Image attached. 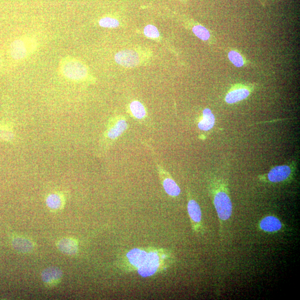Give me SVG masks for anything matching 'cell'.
<instances>
[{
    "mask_svg": "<svg viewBox=\"0 0 300 300\" xmlns=\"http://www.w3.org/2000/svg\"><path fill=\"white\" fill-rule=\"evenodd\" d=\"M175 260L172 251L149 247L130 250L120 258L118 264L124 271H136L143 277H150L168 270Z\"/></svg>",
    "mask_w": 300,
    "mask_h": 300,
    "instance_id": "obj_1",
    "label": "cell"
},
{
    "mask_svg": "<svg viewBox=\"0 0 300 300\" xmlns=\"http://www.w3.org/2000/svg\"><path fill=\"white\" fill-rule=\"evenodd\" d=\"M213 206H214L222 228L232 214V203L226 184L218 181L213 184L212 189Z\"/></svg>",
    "mask_w": 300,
    "mask_h": 300,
    "instance_id": "obj_2",
    "label": "cell"
},
{
    "mask_svg": "<svg viewBox=\"0 0 300 300\" xmlns=\"http://www.w3.org/2000/svg\"><path fill=\"white\" fill-rule=\"evenodd\" d=\"M59 71L64 78L73 82H86L90 77L88 66L80 60L71 56L65 57L61 60Z\"/></svg>",
    "mask_w": 300,
    "mask_h": 300,
    "instance_id": "obj_3",
    "label": "cell"
},
{
    "mask_svg": "<svg viewBox=\"0 0 300 300\" xmlns=\"http://www.w3.org/2000/svg\"><path fill=\"white\" fill-rule=\"evenodd\" d=\"M38 49L36 39L30 36H23L13 41L10 45V56L15 60H22L29 57Z\"/></svg>",
    "mask_w": 300,
    "mask_h": 300,
    "instance_id": "obj_4",
    "label": "cell"
},
{
    "mask_svg": "<svg viewBox=\"0 0 300 300\" xmlns=\"http://www.w3.org/2000/svg\"><path fill=\"white\" fill-rule=\"evenodd\" d=\"M128 124L124 117L118 116L111 120L104 133V140L109 144L114 142L128 129Z\"/></svg>",
    "mask_w": 300,
    "mask_h": 300,
    "instance_id": "obj_5",
    "label": "cell"
},
{
    "mask_svg": "<svg viewBox=\"0 0 300 300\" xmlns=\"http://www.w3.org/2000/svg\"><path fill=\"white\" fill-rule=\"evenodd\" d=\"M188 212L190 217L192 230L196 233H199L204 230L202 222V212L201 208L197 202L188 196Z\"/></svg>",
    "mask_w": 300,
    "mask_h": 300,
    "instance_id": "obj_6",
    "label": "cell"
},
{
    "mask_svg": "<svg viewBox=\"0 0 300 300\" xmlns=\"http://www.w3.org/2000/svg\"><path fill=\"white\" fill-rule=\"evenodd\" d=\"M115 59L118 64L127 68H135L141 62L138 52L133 50L119 51L115 55Z\"/></svg>",
    "mask_w": 300,
    "mask_h": 300,
    "instance_id": "obj_7",
    "label": "cell"
},
{
    "mask_svg": "<svg viewBox=\"0 0 300 300\" xmlns=\"http://www.w3.org/2000/svg\"><path fill=\"white\" fill-rule=\"evenodd\" d=\"M157 169L163 188L167 194L172 197L178 196L181 193V190L175 180L162 167L158 166Z\"/></svg>",
    "mask_w": 300,
    "mask_h": 300,
    "instance_id": "obj_8",
    "label": "cell"
},
{
    "mask_svg": "<svg viewBox=\"0 0 300 300\" xmlns=\"http://www.w3.org/2000/svg\"><path fill=\"white\" fill-rule=\"evenodd\" d=\"M292 170L288 165H281L272 168L267 175L266 179L272 183L287 181L292 175Z\"/></svg>",
    "mask_w": 300,
    "mask_h": 300,
    "instance_id": "obj_9",
    "label": "cell"
},
{
    "mask_svg": "<svg viewBox=\"0 0 300 300\" xmlns=\"http://www.w3.org/2000/svg\"><path fill=\"white\" fill-rule=\"evenodd\" d=\"M258 228L265 232L276 233L282 230L283 224L277 217L267 216L259 222Z\"/></svg>",
    "mask_w": 300,
    "mask_h": 300,
    "instance_id": "obj_10",
    "label": "cell"
},
{
    "mask_svg": "<svg viewBox=\"0 0 300 300\" xmlns=\"http://www.w3.org/2000/svg\"><path fill=\"white\" fill-rule=\"evenodd\" d=\"M63 276L62 270L57 267H49L42 273L43 283L48 286H55L61 281Z\"/></svg>",
    "mask_w": 300,
    "mask_h": 300,
    "instance_id": "obj_11",
    "label": "cell"
},
{
    "mask_svg": "<svg viewBox=\"0 0 300 300\" xmlns=\"http://www.w3.org/2000/svg\"><path fill=\"white\" fill-rule=\"evenodd\" d=\"M57 248L64 254L69 256L76 255L78 249L77 242L72 238L60 239L57 243Z\"/></svg>",
    "mask_w": 300,
    "mask_h": 300,
    "instance_id": "obj_12",
    "label": "cell"
},
{
    "mask_svg": "<svg viewBox=\"0 0 300 300\" xmlns=\"http://www.w3.org/2000/svg\"><path fill=\"white\" fill-rule=\"evenodd\" d=\"M250 91L246 88H237L230 91L225 97L227 103L232 104L242 101L248 97Z\"/></svg>",
    "mask_w": 300,
    "mask_h": 300,
    "instance_id": "obj_13",
    "label": "cell"
},
{
    "mask_svg": "<svg viewBox=\"0 0 300 300\" xmlns=\"http://www.w3.org/2000/svg\"><path fill=\"white\" fill-rule=\"evenodd\" d=\"M13 248L23 253H29L34 248V245L29 239L23 237H15L12 242Z\"/></svg>",
    "mask_w": 300,
    "mask_h": 300,
    "instance_id": "obj_14",
    "label": "cell"
},
{
    "mask_svg": "<svg viewBox=\"0 0 300 300\" xmlns=\"http://www.w3.org/2000/svg\"><path fill=\"white\" fill-rule=\"evenodd\" d=\"M215 118L209 109H205L203 111V117L198 124V128L203 131H208L214 126Z\"/></svg>",
    "mask_w": 300,
    "mask_h": 300,
    "instance_id": "obj_15",
    "label": "cell"
},
{
    "mask_svg": "<svg viewBox=\"0 0 300 300\" xmlns=\"http://www.w3.org/2000/svg\"><path fill=\"white\" fill-rule=\"evenodd\" d=\"M46 202L50 209L57 210L61 208L63 204V198L58 193H52L47 197Z\"/></svg>",
    "mask_w": 300,
    "mask_h": 300,
    "instance_id": "obj_16",
    "label": "cell"
},
{
    "mask_svg": "<svg viewBox=\"0 0 300 300\" xmlns=\"http://www.w3.org/2000/svg\"><path fill=\"white\" fill-rule=\"evenodd\" d=\"M130 109L132 115L137 119H143L146 116L145 107L138 101L132 102L130 105Z\"/></svg>",
    "mask_w": 300,
    "mask_h": 300,
    "instance_id": "obj_17",
    "label": "cell"
},
{
    "mask_svg": "<svg viewBox=\"0 0 300 300\" xmlns=\"http://www.w3.org/2000/svg\"><path fill=\"white\" fill-rule=\"evenodd\" d=\"M193 33L203 41H208L210 38V33L208 29L202 25H196L192 28Z\"/></svg>",
    "mask_w": 300,
    "mask_h": 300,
    "instance_id": "obj_18",
    "label": "cell"
},
{
    "mask_svg": "<svg viewBox=\"0 0 300 300\" xmlns=\"http://www.w3.org/2000/svg\"><path fill=\"white\" fill-rule=\"evenodd\" d=\"M99 25L105 28H116L119 25L118 20L110 17H105L99 19Z\"/></svg>",
    "mask_w": 300,
    "mask_h": 300,
    "instance_id": "obj_19",
    "label": "cell"
},
{
    "mask_svg": "<svg viewBox=\"0 0 300 300\" xmlns=\"http://www.w3.org/2000/svg\"><path fill=\"white\" fill-rule=\"evenodd\" d=\"M230 62L237 68H241L244 65V58L239 53L235 51H231L229 53Z\"/></svg>",
    "mask_w": 300,
    "mask_h": 300,
    "instance_id": "obj_20",
    "label": "cell"
},
{
    "mask_svg": "<svg viewBox=\"0 0 300 300\" xmlns=\"http://www.w3.org/2000/svg\"><path fill=\"white\" fill-rule=\"evenodd\" d=\"M144 34L146 37L151 38H157L159 37V33L155 26L149 25L144 29Z\"/></svg>",
    "mask_w": 300,
    "mask_h": 300,
    "instance_id": "obj_21",
    "label": "cell"
},
{
    "mask_svg": "<svg viewBox=\"0 0 300 300\" xmlns=\"http://www.w3.org/2000/svg\"><path fill=\"white\" fill-rule=\"evenodd\" d=\"M0 66H1V62H0Z\"/></svg>",
    "mask_w": 300,
    "mask_h": 300,
    "instance_id": "obj_22",
    "label": "cell"
}]
</instances>
